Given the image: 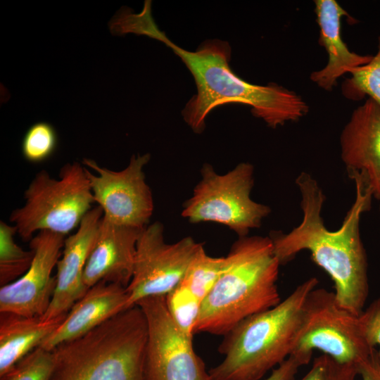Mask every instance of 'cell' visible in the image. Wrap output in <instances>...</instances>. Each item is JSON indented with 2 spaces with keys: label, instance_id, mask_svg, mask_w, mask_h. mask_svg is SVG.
I'll return each mask as SVG.
<instances>
[{
  "label": "cell",
  "instance_id": "obj_8",
  "mask_svg": "<svg viewBox=\"0 0 380 380\" xmlns=\"http://www.w3.org/2000/svg\"><path fill=\"white\" fill-rule=\"evenodd\" d=\"M314 350L357 365L375 350L365 338L359 315L341 307L334 292L323 288L312 289L305 300L293 352L312 354Z\"/></svg>",
  "mask_w": 380,
  "mask_h": 380
},
{
  "label": "cell",
  "instance_id": "obj_3",
  "mask_svg": "<svg viewBox=\"0 0 380 380\" xmlns=\"http://www.w3.org/2000/svg\"><path fill=\"white\" fill-rule=\"evenodd\" d=\"M220 278L202 302L197 332L227 334L244 319L281 300V265L269 236H243L233 243Z\"/></svg>",
  "mask_w": 380,
  "mask_h": 380
},
{
  "label": "cell",
  "instance_id": "obj_9",
  "mask_svg": "<svg viewBox=\"0 0 380 380\" xmlns=\"http://www.w3.org/2000/svg\"><path fill=\"white\" fill-rule=\"evenodd\" d=\"M136 305L144 312L148 327L144 380H212L192 338L170 316L165 296L146 297Z\"/></svg>",
  "mask_w": 380,
  "mask_h": 380
},
{
  "label": "cell",
  "instance_id": "obj_24",
  "mask_svg": "<svg viewBox=\"0 0 380 380\" xmlns=\"http://www.w3.org/2000/svg\"><path fill=\"white\" fill-rule=\"evenodd\" d=\"M58 135L49 122H38L31 125L25 134L21 144L24 158L32 163L49 159L56 150Z\"/></svg>",
  "mask_w": 380,
  "mask_h": 380
},
{
  "label": "cell",
  "instance_id": "obj_27",
  "mask_svg": "<svg viewBox=\"0 0 380 380\" xmlns=\"http://www.w3.org/2000/svg\"><path fill=\"white\" fill-rule=\"evenodd\" d=\"M312 354L293 352L281 365L274 368L265 380H293L299 369L307 365Z\"/></svg>",
  "mask_w": 380,
  "mask_h": 380
},
{
  "label": "cell",
  "instance_id": "obj_23",
  "mask_svg": "<svg viewBox=\"0 0 380 380\" xmlns=\"http://www.w3.org/2000/svg\"><path fill=\"white\" fill-rule=\"evenodd\" d=\"M54 363L53 351L39 346L0 375V380H49Z\"/></svg>",
  "mask_w": 380,
  "mask_h": 380
},
{
  "label": "cell",
  "instance_id": "obj_18",
  "mask_svg": "<svg viewBox=\"0 0 380 380\" xmlns=\"http://www.w3.org/2000/svg\"><path fill=\"white\" fill-rule=\"evenodd\" d=\"M67 314L46 319L43 316L0 312V375L40 346L61 325Z\"/></svg>",
  "mask_w": 380,
  "mask_h": 380
},
{
  "label": "cell",
  "instance_id": "obj_12",
  "mask_svg": "<svg viewBox=\"0 0 380 380\" xmlns=\"http://www.w3.org/2000/svg\"><path fill=\"white\" fill-rule=\"evenodd\" d=\"M65 236L41 231L30 241L34 258L28 270L15 281L1 286L0 312L27 317L43 316L56 285L52 270L56 266Z\"/></svg>",
  "mask_w": 380,
  "mask_h": 380
},
{
  "label": "cell",
  "instance_id": "obj_16",
  "mask_svg": "<svg viewBox=\"0 0 380 380\" xmlns=\"http://www.w3.org/2000/svg\"><path fill=\"white\" fill-rule=\"evenodd\" d=\"M126 287L101 281L89 287L71 307L61 325L40 345L52 350L58 344L84 335L127 309Z\"/></svg>",
  "mask_w": 380,
  "mask_h": 380
},
{
  "label": "cell",
  "instance_id": "obj_25",
  "mask_svg": "<svg viewBox=\"0 0 380 380\" xmlns=\"http://www.w3.org/2000/svg\"><path fill=\"white\" fill-rule=\"evenodd\" d=\"M357 375V365L341 363L322 354L314 360L301 380H355Z\"/></svg>",
  "mask_w": 380,
  "mask_h": 380
},
{
  "label": "cell",
  "instance_id": "obj_19",
  "mask_svg": "<svg viewBox=\"0 0 380 380\" xmlns=\"http://www.w3.org/2000/svg\"><path fill=\"white\" fill-rule=\"evenodd\" d=\"M17 229L13 224L0 222V285L11 284L30 268L34 251L23 250L14 240Z\"/></svg>",
  "mask_w": 380,
  "mask_h": 380
},
{
  "label": "cell",
  "instance_id": "obj_2",
  "mask_svg": "<svg viewBox=\"0 0 380 380\" xmlns=\"http://www.w3.org/2000/svg\"><path fill=\"white\" fill-rule=\"evenodd\" d=\"M141 35L165 44L178 56L191 73L197 93L182 110L186 124L195 133L205 128V119L216 107L229 103L248 105L253 115L270 127L299 120L309 107L296 92L277 84L261 86L249 83L231 69V47L227 42L210 39L195 51L185 50L172 42L154 19L145 24Z\"/></svg>",
  "mask_w": 380,
  "mask_h": 380
},
{
  "label": "cell",
  "instance_id": "obj_10",
  "mask_svg": "<svg viewBox=\"0 0 380 380\" xmlns=\"http://www.w3.org/2000/svg\"><path fill=\"white\" fill-rule=\"evenodd\" d=\"M202 245L191 236L166 243L160 222L144 227L137 243L132 277L126 287L127 309L144 298L170 292L182 280Z\"/></svg>",
  "mask_w": 380,
  "mask_h": 380
},
{
  "label": "cell",
  "instance_id": "obj_11",
  "mask_svg": "<svg viewBox=\"0 0 380 380\" xmlns=\"http://www.w3.org/2000/svg\"><path fill=\"white\" fill-rule=\"evenodd\" d=\"M150 158L149 153L133 155L128 165L120 171L103 167L92 159H83L94 201L105 218L139 229L150 224L154 204L144 171Z\"/></svg>",
  "mask_w": 380,
  "mask_h": 380
},
{
  "label": "cell",
  "instance_id": "obj_4",
  "mask_svg": "<svg viewBox=\"0 0 380 380\" xmlns=\"http://www.w3.org/2000/svg\"><path fill=\"white\" fill-rule=\"evenodd\" d=\"M318 284L310 277L275 306L254 314L224 336L223 360L208 372L212 380H260L292 353L305 300Z\"/></svg>",
  "mask_w": 380,
  "mask_h": 380
},
{
  "label": "cell",
  "instance_id": "obj_20",
  "mask_svg": "<svg viewBox=\"0 0 380 380\" xmlns=\"http://www.w3.org/2000/svg\"><path fill=\"white\" fill-rule=\"evenodd\" d=\"M165 305L173 322L187 337L196 333L202 300L181 281L165 296Z\"/></svg>",
  "mask_w": 380,
  "mask_h": 380
},
{
  "label": "cell",
  "instance_id": "obj_22",
  "mask_svg": "<svg viewBox=\"0 0 380 380\" xmlns=\"http://www.w3.org/2000/svg\"><path fill=\"white\" fill-rule=\"evenodd\" d=\"M348 73L351 77L342 85L343 95L353 100L369 96L380 106V37L376 55L367 64L351 69Z\"/></svg>",
  "mask_w": 380,
  "mask_h": 380
},
{
  "label": "cell",
  "instance_id": "obj_13",
  "mask_svg": "<svg viewBox=\"0 0 380 380\" xmlns=\"http://www.w3.org/2000/svg\"><path fill=\"white\" fill-rule=\"evenodd\" d=\"M103 215L99 206L91 208L83 217L76 232L65 239L56 264V289L43 317L52 319L67 314L88 290L83 280L84 270L95 244Z\"/></svg>",
  "mask_w": 380,
  "mask_h": 380
},
{
  "label": "cell",
  "instance_id": "obj_5",
  "mask_svg": "<svg viewBox=\"0 0 380 380\" xmlns=\"http://www.w3.org/2000/svg\"><path fill=\"white\" fill-rule=\"evenodd\" d=\"M147 322L135 305L52 350L49 380H144Z\"/></svg>",
  "mask_w": 380,
  "mask_h": 380
},
{
  "label": "cell",
  "instance_id": "obj_21",
  "mask_svg": "<svg viewBox=\"0 0 380 380\" xmlns=\"http://www.w3.org/2000/svg\"><path fill=\"white\" fill-rule=\"evenodd\" d=\"M227 263L226 256H210L202 245L182 281L203 302L220 278Z\"/></svg>",
  "mask_w": 380,
  "mask_h": 380
},
{
  "label": "cell",
  "instance_id": "obj_15",
  "mask_svg": "<svg viewBox=\"0 0 380 380\" xmlns=\"http://www.w3.org/2000/svg\"><path fill=\"white\" fill-rule=\"evenodd\" d=\"M142 229L115 224L103 215L84 270L83 280L88 288L101 281L128 286Z\"/></svg>",
  "mask_w": 380,
  "mask_h": 380
},
{
  "label": "cell",
  "instance_id": "obj_26",
  "mask_svg": "<svg viewBox=\"0 0 380 380\" xmlns=\"http://www.w3.org/2000/svg\"><path fill=\"white\" fill-rule=\"evenodd\" d=\"M360 323L369 345L380 346V297L375 299L359 315ZM380 355V349L378 350Z\"/></svg>",
  "mask_w": 380,
  "mask_h": 380
},
{
  "label": "cell",
  "instance_id": "obj_6",
  "mask_svg": "<svg viewBox=\"0 0 380 380\" xmlns=\"http://www.w3.org/2000/svg\"><path fill=\"white\" fill-rule=\"evenodd\" d=\"M24 198V205L9 217L24 241L41 231L66 236L79 227L95 203L86 167L78 162L63 165L58 179L45 170L37 172Z\"/></svg>",
  "mask_w": 380,
  "mask_h": 380
},
{
  "label": "cell",
  "instance_id": "obj_7",
  "mask_svg": "<svg viewBox=\"0 0 380 380\" xmlns=\"http://www.w3.org/2000/svg\"><path fill=\"white\" fill-rule=\"evenodd\" d=\"M201 179L185 201L182 215L193 224L211 222L234 231L239 237L259 228L271 213L268 205L257 203L250 195L254 184V167L243 162L224 175L208 163L203 165Z\"/></svg>",
  "mask_w": 380,
  "mask_h": 380
},
{
  "label": "cell",
  "instance_id": "obj_28",
  "mask_svg": "<svg viewBox=\"0 0 380 380\" xmlns=\"http://www.w3.org/2000/svg\"><path fill=\"white\" fill-rule=\"evenodd\" d=\"M358 375L362 380H380V355L376 349L357 365Z\"/></svg>",
  "mask_w": 380,
  "mask_h": 380
},
{
  "label": "cell",
  "instance_id": "obj_14",
  "mask_svg": "<svg viewBox=\"0 0 380 380\" xmlns=\"http://www.w3.org/2000/svg\"><path fill=\"white\" fill-rule=\"evenodd\" d=\"M340 145L348 172L360 173L373 197L380 201V106L373 99L368 98L353 110Z\"/></svg>",
  "mask_w": 380,
  "mask_h": 380
},
{
  "label": "cell",
  "instance_id": "obj_17",
  "mask_svg": "<svg viewBox=\"0 0 380 380\" xmlns=\"http://www.w3.org/2000/svg\"><path fill=\"white\" fill-rule=\"evenodd\" d=\"M315 11L319 27V43L328 53V63L312 72L310 80L319 87L331 91L337 80L351 69L367 64L372 56L360 55L349 50L341 36V20L349 17L334 0L315 1Z\"/></svg>",
  "mask_w": 380,
  "mask_h": 380
},
{
  "label": "cell",
  "instance_id": "obj_1",
  "mask_svg": "<svg viewBox=\"0 0 380 380\" xmlns=\"http://www.w3.org/2000/svg\"><path fill=\"white\" fill-rule=\"evenodd\" d=\"M348 174L355 181L356 197L339 229L330 231L324 226L321 212L325 196L317 181L303 172L296 179L301 196V222L286 234L274 231L269 237L281 265L302 251L310 252L314 262L333 281L339 305L360 315L369 293L367 260L360 221L362 214L370 210L373 196L360 173Z\"/></svg>",
  "mask_w": 380,
  "mask_h": 380
}]
</instances>
